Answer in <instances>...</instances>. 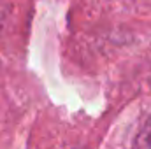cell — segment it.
I'll return each mask as SVG.
<instances>
[{
	"label": "cell",
	"instance_id": "1",
	"mask_svg": "<svg viewBox=\"0 0 151 149\" xmlns=\"http://www.w3.org/2000/svg\"><path fill=\"white\" fill-rule=\"evenodd\" d=\"M134 148L151 149V116L146 117V121L139 128V132L134 139Z\"/></svg>",
	"mask_w": 151,
	"mask_h": 149
}]
</instances>
